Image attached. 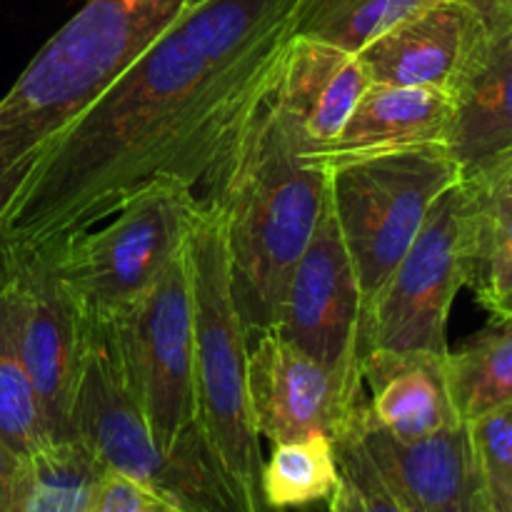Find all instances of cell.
I'll list each match as a JSON object with an SVG mask.
<instances>
[{
  "label": "cell",
  "instance_id": "obj_1",
  "mask_svg": "<svg viewBox=\"0 0 512 512\" xmlns=\"http://www.w3.org/2000/svg\"><path fill=\"white\" fill-rule=\"evenodd\" d=\"M308 0H203L43 150L0 215V263L50 255L158 180L198 190L273 90Z\"/></svg>",
  "mask_w": 512,
  "mask_h": 512
},
{
  "label": "cell",
  "instance_id": "obj_2",
  "mask_svg": "<svg viewBox=\"0 0 512 512\" xmlns=\"http://www.w3.org/2000/svg\"><path fill=\"white\" fill-rule=\"evenodd\" d=\"M205 190L223 215L235 298L255 338L278 323L285 283L328 205L330 170L310 158L270 90Z\"/></svg>",
  "mask_w": 512,
  "mask_h": 512
},
{
  "label": "cell",
  "instance_id": "obj_3",
  "mask_svg": "<svg viewBox=\"0 0 512 512\" xmlns=\"http://www.w3.org/2000/svg\"><path fill=\"white\" fill-rule=\"evenodd\" d=\"M188 0H88L0 98V215L43 150L183 13Z\"/></svg>",
  "mask_w": 512,
  "mask_h": 512
},
{
  "label": "cell",
  "instance_id": "obj_4",
  "mask_svg": "<svg viewBox=\"0 0 512 512\" xmlns=\"http://www.w3.org/2000/svg\"><path fill=\"white\" fill-rule=\"evenodd\" d=\"M205 200V198H203ZM193 290V375L198 425L255 512L263 500V450L248 393L250 330L235 298L233 263L220 210L205 200L188 238Z\"/></svg>",
  "mask_w": 512,
  "mask_h": 512
},
{
  "label": "cell",
  "instance_id": "obj_5",
  "mask_svg": "<svg viewBox=\"0 0 512 512\" xmlns=\"http://www.w3.org/2000/svg\"><path fill=\"white\" fill-rule=\"evenodd\" d=\"M73 435L100 468L138 483L173 512H255L200 425L190 428L170 450L160 448L120 385L100 338H90L85 353Z\"/></svg>",
  "mask_w": 512,
  "mask_h": 512
},
{
  "label": "cell",
  "instance_id": "obj_6",
  "mask_svg": "<svg viewBox=\"0 0 512 512\" xmlns=\"http://www.w3.org/2000/svg\"><path fill=\"white\" fill-rule=\"evenodd\" d=\"M203 203L190 185L158 180L108 220L43 255L78 305L90 338L128 310L185 248Z\"/></svg>",
  "mask_w": 512,
  "mask_h": 512
},
{
  "label": "cell",
  "instance_id": "obj_7",
  "mask_svg": "<svg viewBox=\"0 0 512 512\" xmlns=\"http://www.w3.org/2000/svg\"><path fill=\"white\" fill-rule=\"evenodd\" d=\"M120 385L160 448L198 425L193 375V290L188 243L153 285L103 333Z\"/></svg>",
  "mask_w": 512,
  "mask_h": 512
},
{
  "label": "cell",
  "instance_id": "obj_8",
  "mask_svg": "<svg viewBox=\"0 0 512 512\" xmlns=\"http://www.w3.org/2000/svg\"><path fill=\"white\" fill-rule=\"evenodd\" d=\"M460 183L448 150H405L330 168V205L345 240L365 310L423 228L435 200Z\"/></svg>",
  "mask_w": 512,
  "mask_h": 512
},
{
  "label": "cell",
  "instance_id": "obj_9",
  "mask_svg": "<svg viewBox=\"0 0 512 512\" xmlns=\"http://www.w3.org/2000/svg\"><path fill=\"white\" fill-rule=\"evenodd\" d=\"M465 235L468 188L455 183L435 200L420 233L365 310L360 355L368 350L450 353V308L465 288Z\"/></svg>",
  "mask_w": 512,
  "mask_h": 512
},
{
  "label": "cell",
  "instance_id": "obj_10",
  "mask_svg": "<svg viewBox=\"0 0 512 512\" xmlns=\"http://www.w3.org/2000/svg\"><path fill=\"white\" fill-rule=\"evenodd\" d=\"M0 285L20 363L38 393L55 443L75 440L73 408L90 333L50 258L0 263Z\"/></svg>",
  "mask_w": 512,
  "mask_h": 512
},
{
  "label": "cell",
  "instance_id": "obj_11",
  "mask_svg": "<svg viewBox=\"0 0 512 512\" xmlns=\"http://www.w3.org/2000/svg\"><path fill=\"white\" fill-rule=\"evenodd\" d=\"M363 323V290L340 235L328 190L323 218L285 283L273 330L348 385L365 390L360 375Z\"/></svg>",
  "mask_w": 512,
  "mask_h": 512
},
{
  "label": "cell",
  "instance_id": "obj_12",
  "mask_svg": "<svg viewBox=\"0 0 512 512\" xmlns=\"http://www.w3.org/2000/svg\"><path fill=\"white\" fill-rule=\"evenodd\" d=\"M248 393L255 428L273 445L320 433L335 438L365 403V390L345 383L278 330H265L250 345Z\"/></svg>",
  "mask_w": 512,
  "mask_h": 512
},
{
  "label": "cell",
  "instance_id": "obj_13",
  "mask_svg": "<svg viewBox=\"0 0 512 512\" xmlns=\"http://www.w3.org/2000/svg\"><path fill=\"white\" fill-rule=\"evenodd\" d=\"M353 428L403 512H475L485 478L475 458L468 423H455L418 440H400L380 430L360 405Z\"/></svg>",
  "mask_w": 512,
  "mask_h": 512
},
{
  "label": "cell",
  "instance_id": "obj_14",
  "mask_svg": "<svg viewBox=\"0 0 512 512\" xmlns=\"http://www.w3.org/2000/svg\"><path fill=\"white\" fill-rule=\"evenodd\" d=\"M450 103L445 150L460 183L488 188L512 160V18L485 25L450 88Z\"/></svg>",
  "mask_w": 512,
  "mask_h": 512
},
{
  "label": "cell",
  "instance_id": "obj_15",
  "mask_svg": "<svg viewBox=\"0 0 512 512\" xmlns=\"http://www.w3.org/2000/svg\"><path fill=\"white\" fill-rule=\"evenodd\" d=\"M370 85L360 55L295 33L275 78L273 103L313 158L343 133Z\"/></svg>",
  "mask_w": 512,
  "mask_h": 512
},
{
  "label": "cell",
  "instance_id": "obj_16",
  "mask_svg": "<svg viewBox=\"0 0 512 512\" xmlns=\"http://www.w3.org/2000/svg\"><path fill=\"white\" fill-rule=\"evenodd\" d=\"M483 30V20L463 0H440L380 35L358 55L373 83L450 93Z\"/></svg>",
  "mask_w": 512,
  "mask_h": 512
},
{
  "label": "cell",
  "instance_id": "obj_17",
  "mask_svg": "<svg viewBox=\"0 0 512 512\" xmlns=\"http://www.w3.org/2000/svg\"><path fill=\"white\" fill-rule=\"evenodd\" d=\"M450 113L453 103L448 90L373 83L345 123L343 133L323 153L313 155V160L330 170L378 155L435 145L445 148Z\"/></svg>",
  "mask_w": 512,
  "mask_h": 512
},
{
  "label": "cell",
  "instance_id": "obj_18",
  "mask_svg": "<svg viewBox=\"0 0 512 512\" xmlns=\"http://www.w3.org/2000/svg\"><path fill=\"white\" fill-rule=\"evenodd\" d=\"M445 358L423 350H368L360 360L368 418L400 440H418L463 423L450 398Z\"/></svg>",
  "mask_w": 512,
  "mask_h": 512
},
{
  "label": "cell",
  "instance_id": "obj_19",
  "mask_svg": "<svg viewBox=\"0 0 512 512\" xmlns=\"http://www.w3.org/2000/svg\"><path fill=\"white\" fill-rule=\"evenodd\" d=\"M450 398L463 423L512 405V318L490 315V323L463 348L445 358Z\"/></svg>",
  "mask_w": 512,
  "mask_h": 512
},
{
  "label": "cell",
  "instance_id": "obj_20",
  "mask_svg": "<svg viewBox=\"0 0 512 512\" xmlns=\"http://www.w3.org/2000/svg\"><path fill=\"white\" fill-rule=\"evenodd\" d=\"M465 185V183H463ZM468 188L465 288L488 313L512 295V198Z\"/></svg>",
  "mask_w": 512,
  "mask_h": 512
},
{
  "label": "cell",
  "instance_id": "obj_21",
  "mask_svg": "<svg viewBox=\"0 0 512 512\" xmlns=\"http://www.w3.org/2000/svg\"><path fill=\"white\" fill-rule=\"evenodd\" d=\"M338 485V455H335L333 438L325 433L290 440V443H275L260 475V488L268 510L328 503Z\"/></svg>",
  "mask_w": 512,
  "mask_h": 512
},
{
  "label": "cell",
  "instance_id": "obj_22",
  "mask_svg": "<svg viewBox=\"0 0 512 512\" xmlns=\"http://www.w3.org/2000/svg\"><path fill=\"white\" fill-rule=\"evenodd\" d=\"M435 3L440 0H308L298 35L358 55L380 35Z\"/></svg>",
  "mask_w": 512,
  "mask_h": 512
},
{
  "label": "cell",
  "instance_id": "obj_23",
  "mask_svg": "<svg viewBox=\"0 0 512 512\" xmlns=\"http://www.w3.org/2000/svg\"><path fill=\"white\" fill-rule=\"evenodd\" d=\"M103 468L80 440H63L30 458V488L20 512H90Z\"/></svg>",
  "mask_w": 512,
  "mask_h": 512
},
{
  "label": "cell",
  "instance_id": "obj_24",
  "mask_svg": "<svg viewBox=\"0 0 512 512\" xmlns=\"http://www.w3.org/2000/svg\"><path fill=\"white\" fill-rule=\"evenodd\" d=\"M0 438L25 458H33L55 445L43 405L15 348L3 285H0Z\"/></svg>",
  "mask_w": 512,
  "mask_h": 512
},
{
  "label": "cell",
  "instance_id": "obj_25",
  "mask_svg": "<svg viewBox=\"0 0 512 512\" xmlns=\"http://www.w3.org/2000/svg\"><path fill=\"white\" fill-rule=\"evenodd\" d=\"M333 443L340 465V485L328 500V512H403L375 473L353 423L340 430Z\"/></svg>",
  "mask_w": 512,
  "mask_h": 512
},
{
  "label": "cell",
  "instance_id": "obj_26",
  "mask_svg": "<svg viewBox=\"0 0 512 512\" xmlns=\"http://www.w3.org/2000/svg\"><path fill=\"white\" fill-rule=\"evenodd\" d=\"M485 485L512 495V405L468 423Z\"/></svg>",
  "mask_w": 512,
  "mask_h": 512
},
{
  "label": "cell",
  "instance_id": "obj_27",
  "mask_svg": "<svg viewBox=\"0 0 512 512\" xmlns=\"http://www.w3.org/2000/svg\"><path fill=\"white\" fill-rule=\"evenodd\" d=\"M90 512H173L155 495L140 488L133 480L118 473L103 470L93 495V510Z\"/></svg>",
  "mask_w": 512,
  "mask_h": 512
},
{
  "label": "cell",
  "instance_id": "obj_28",
  "mask_svg": "<svg viewBox=\"0 0 512 512\" xmlns=\"http://www.w3.org/2000/svg\"><path fill=\"white\" fill-rule=\"evenodd\" d=\"M30 488V458L0 438V512H20Z\"/></svg>",
  "mask_w": 512,
  "mask_h": 512
},
{
  "label": "cell",
  "instance_id": "obj_29",
  "mask_svg": "<svg viewBox=\"0 0 512 512\" xmlns=\"http://www.w3.org/2000/svg\"><path fill=\"white\" fill-rule=\"evenodd\" d=\"M478 13L483 25H498L512 18V0H463Z\"/></svg>",
  "mask_w": 512,
  "mask_h": 512
},
{
  "label": "cell",
  "instance_id": "obj_30",
  "mask_svg": "<svg viewBox=\"0 0 512 512\" xmlns=\"http://www.w3.org/2000/svg\"><path fill=\"white\" fill-rule=\"evenodd\" d=\"M478 190H490V193H500V195H510L512 198V160L500 170L498 175L493 178V183L488 188H478Z\"/></svg>",
  "mask_w": 512,
  "mask_h": 512
},
{
  "label": "cell",
  "instance_id": "obj_31",
  "mask_svg": "<svg viewBox=\"0 0 512 512\" xmlns=\"http://www.w3.org/2000/svg\"><path fill=\"white\" fill-rule=\"evenodd\" d=\"M485 490H488V500L493 512H512V495L500 493V490L490 488V485H485Z\"/></svg>",
  "mask_w": 512,
  "mask_h": 512
},
{
  "label": "cell",
  "instance_id": "obj_32",
  "mask_svg": "<svg viewBox=\"0 0 512 512\" xmlns=\"http://www.w3.org/2000/svg\"><path fill=\"white\" fill-rule=\"evenodd\" d=\"M490 315H505V318H512V295L510 298H505L503 303H500Z\"/></svg>",
  "mask_w": 512,
  "mask_h": 512
},
{
  "label": "cell",
  "instance_id": "obj_33",
  "mask_svg": "<svg viewBox=\"0 0 512 512\" xmlns=\"http://www.w3.org/2000/svg\"><path fill=\"white\" fill-rule=\"evenodd\" d=\"M475 512H493V508H490V500H488V490H483V495H480Z\"/></svg>",
  "mask_w": 512,
  "mask_h": 512
},
{
  "label": "cell",
  "instance_id": "obj_34",
  "mask_svg": "<svg viewBox=\"0 0 512 512\" xmlns=\"http://www.w3.org/2000/svg\"><path fill=\"white\" fill-rule=\"evenodd\" d=\"M198 3H203V0H188V5H185V8H190V5H198Z\"/></svg>",
  "mask_w": 512,
  "mask_h": 512
}]
</instances>
